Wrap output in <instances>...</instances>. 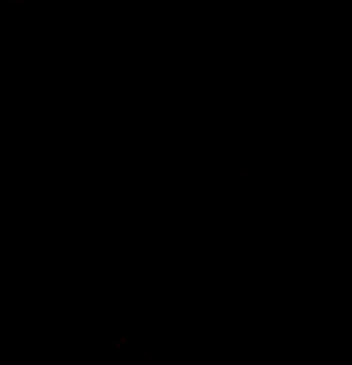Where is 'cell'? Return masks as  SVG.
<instances>
[]
</instances>
